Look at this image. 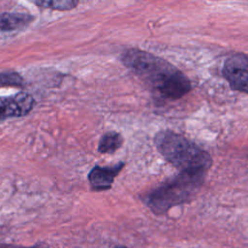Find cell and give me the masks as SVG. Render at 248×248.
Listing matches in <instances>:
<instances>
[{
  "mask_svg": "<svg viewBox=\"0 0 248 248\" xmlns=\"http://www.w3.org/2000/svg\"><path fill=\"white\" fill-rule=\"evenodd\" d=\"M205 174L203 171H179L147 193L142 201L154 214H164L171 207L191 201L202 187Z\"/></svg>",
  "mask_w": 248,
  "mask_h": 248,
  "instance_id": "obj_3",
  "label": "cell"
},
{
  "mask_svg": "<svg viewBox=\"0 0 248 248\" xmlns=\"http://www.w3.org/2000/svg\"><path fill=\"white\" fill-rule=\"evenodd\" d=\"M35 5L42 8H48L58 11H69L75 9L78 5V1L75 0H51V1H33Z\"/></svg>",
  "mask_w": 248,
  "mask_h": 248,
  "instance_id": "obj_9",
  "label": "cell"
},
{
  "mask_svg": "<svg viewBox=\"0 0 248 248\" xmlns=\"http://www.w3.org/2000/svg\"><path fill=\"white\" fill-rule=\"evenodd\" d=\"M115 248H127V247H125V246H116Z\"/></svg>",
  "mask_w": 248,
  "mask_h": 248,
  "instance_id": "obj_11",
  "label": "cell"
},
{
  "mask_svg": "<svg viewBox=\"0 0 248 248\" xmlns=\"http://www.w3.org/2000/svg\"><path fill=\"white\" fill-rule=\"evenodd\" d=\"M25 81L21 75L17 72L8 71L0 72V87L12 86V87H23Z\"/></svg>",
  "mask_w": 248,
  "mask_h": 248,
  "instance_id": "obj_10",
  "label": "cell"
},
{
  "mask_svg": "<svg viewBox=\"0 0 248 248\" xmlns=\"http://www.w3.org/2000/svg\"><path fill=\"white\" fill-rule=\"evenodd\" d=\"M33 20L34 16L26 13H2L0 14V32L22 29Z\"/></svg>",
  "mask_w": 248,
  "mask_h": 248,
  "instance_id": "obj_7",
  "label": "cell"
},
{
  "mask_svg": "<svg viewBox=\"0 0 248 248\" xmlns=\"http://www.w3.org/2000/svg\"><path fill=\"white\" fill-rule=\"evenodd\" d=\"M34 104L33 96L25 92L0 97V121L27 115L32 110Z\"/></svg>",
  "mask_w": 248,
  "mask_h": 248,
  "instance_id": "obj_5",
  "label": "cell"
},
{
  "mask_svg": "<svg viewBox=\"0 0 248 248\" xmlns=\"http://www.w3.org/2000/svg\"><path fill=\"white\" fill-rule=\"evenodd\" d=\"M122 63L144 82L168 99H179L191 89V81L167 60L150 52L128 48L121 56Z\"/></svg>",
  "mask_w": 248,
  "mask_h": 248,
  "instance_id": "obj_1",
  "label": "cell"
},
{
  "mask_svg": "<svg viewBox=\"0 0 248 248\" xmlns=\"http://www.w3.org/2000/svg\"><path fill=\"white\" fill-rule=\"evenodd\" d=\"M125 164L119 162L113 166H94L88 173V181L94 191H105L111 188L114 178L122 170Z\"/></svg>",
  "mask_w": 248,
  "mask_h": 248,
  "instance_id": "obj_6",
  "label": "cell"
},
{
  "mask_svg": "<svg viewBox=\"0 0 248 248\" xmlns=\"http://www.w3.org/2000/svg\"><path fill=\"white\" fill-rule=\"evenodd\" d=\"M154 143L161 155L179 171L207 172L212 165V159L206 151L175 132H158Z\"/></svg>",
  "mask_w": 248,
  "mask_h": 248,
  "instance_id": "obj_2",
  "label": "cell"
},
{
  "mask_svg": "<svg viewBox=\"0 0 248 248\" xmlns=\"http://www.w3.org/2000/svg\"><path fill=\"white\" fill-rule=\"evenodd\" d=\"M223 75L233 90L248 94V54L236 53L228 57Z\"/></svg>",
  "mask_w": 248,
  "mask_h": 248,
  "instance_id": "obj_4",
  "label": "cell"
},
{
  "mask_svg": "<svg viewBox=\"0 0 248 248\" xmlns=\"http://www.w3.org/2000/svg\"><path fill=\"white\" fill-rule=\"evenodd\" d=\"M123 144V137L115 131L105 133L99 140L98 151L103 154H111Z\"/></svg>",
  "mask_w": 248,
  "mask_h": 248,
  "instance_id": "obj_8",
  "label": "cell"
}]
</instances>
